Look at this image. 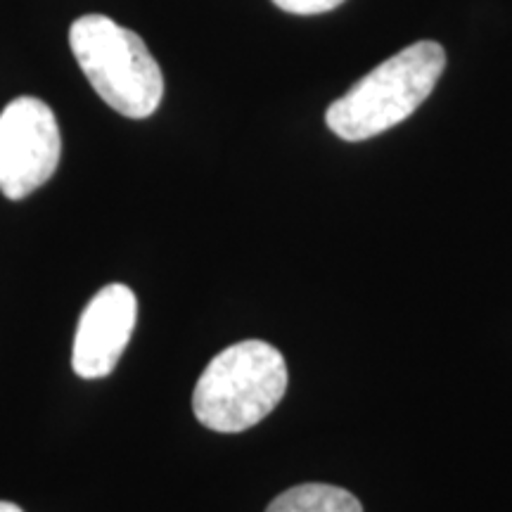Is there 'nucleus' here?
Masks as SVG:
<instances>
[{"label": "nucleus", "instance_id": "6e6552de", "mask_svg": "<svg viewBox=\"0 0 512 512\" xmlns=\"http://www.w3.org/2000/svg\"><path fill=\"white\" fill-rule=\"evenodd\" d=\"M0 512H22V508H17L15 503H8V501H0Z\"/></svg>", "mask_w": 512, "mask_h": 512}, {"label": "nucleus", "instance_id": "0eeeda50", "mask_svg": "<svg viewBox=\"0 0 512 512\" xmlns=\"http://www.w3.org/2000/svg\"><path fill=\"white\" fill-rule=\"evenodd\" d=\"M273 3L290 15H323L339 8L344 0H273Z\"/></svg>", "mask_w": 512, "mask_h": 512}, {"label": "nucleus", "instance_id": "f257e3e1", "mask_svg": "<svg viewBox=\"0 0 512 512\" xmlns=\"http://www.w3.org/2000/svg\"><path fill=\"white\" fill-rule=\"evenodd\" d=\"M444 67L446 53L439 43H413L332 102L325 114L330 131L349 143L389 131L430 98Z\"/></svg>", "mask_w": 512, "mask_h": 512}, {"label": "nucleus", "instance_id": "f03ea898", "mask_svg": "<svg viewBox=\"0 0 512 512\" xmlns=\"http://www.w3.org/2000/svg\"><path fill=\"white\" fill-rule=\"evenodd\" d=\"M285 392L283 354L268 342L247 339L211 358L192 392V411L207 430L245 432L271 415Z\"/></svg>", "mask_w": 512, "mask_h": 512}, {"label": "nucleus", "instance_id": "39448f33", "mask_svg": "<svg viewBox=\"0 0 512 512\" xmlns=\"http://www.w3.org/2000/svg\"><path fill=\"white\" fill-rule=\"evenodd\" d=\"M138 299L131 287L114 283L102 287L79 318L72 366L83 380H100L117 368L136 328Z\"/></svg>", "mask_w": 512, "mask_h": 512}, {"label": "nucleus", "instance_id": "7ed1b4c3", "mask_svg": "<svg viewBox=\"0 0 512 512\" xmlns=\"http://www.w3.org/2000/svg\"><path fill=\"white\" fill-rule=\"evenodd\" d=\"M81 72L114 112L147 119L164 98L162 69L136 31L105 15H83L69 29Z\"/></svg>", "mask_w": 512, "mask_h": 512}, {"label": "nucleus", "instance_id": "423d86ee", "mask_svg": "<svg viewBox=\"0 0 512 512\" xmlns=\"http://www.w3.org/2000/svg\"><path fill=\"white\" fill-rule=\"evenodd\" d=\"M266 512H363V505L339 486L299 484L275 498Z\"/></svg>", "mask_w": 512, "mask_h": 512}, {"label": "nucleus", "instance_id": "20e7f679", "mask_svg": "<svg viewBox=\"0 0 512 512\" xmlns=\"http://www.w3.org/2000/svg\"><path fill=\"white\" fill-rule=\"evenodd\" d=\"M60 152V126L46 102L12 100L0 114V192L24 200L53 178Z\"/></svg>", "mask_w": 512, "mask_h": 512}]
</instances>
